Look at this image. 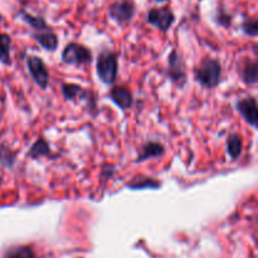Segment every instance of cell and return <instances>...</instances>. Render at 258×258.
<instances>
[{
	"instance_id": "6da1fadb",
	"label": "cell",
	"mask_w": 258,
	"mask_h": 258,
	"mask_svg": "<svg viewBox=\"0 0 258 258\" xmlns=\"http://www.w3.org/2000/svg\"><path fill=\"white\" fill-rule=\"evenodd\" d=\"M60 92L66 101L80 103L91 116H96L98 112V96L95 91L82 87L77 83L64 82L60 86Z\"/></svg>"
},
{
	"instance_id": "7a4b0ae2",
	"label": "cell",
	"mask_w": 258,
	"mask_h": 258,
	"mask_svg": "<svg viewBox=\"0 0 258 258\" xmlns=\"http://www.w3.org/2000/svg\"><path fill=\"white\" fill-rule=\"evenodd\" d=\"M96 75L106 86H113L118 75V54L113 49L103 48L96 59Z\"/></svg>"
},
{
	"instance_id": "3957f363",
	"label": "cell",
	"mask_w": 258,
	"mask_h": 258,
	"mask_svg": "<svg viewBox=\"0 0 258 258\" xmlns=\"http://www.w3.org/2000/svg\"><path fill=\"white\" fill-rule=\"evenodd\" d=\"M194 80L208 90H214L221 85L222 64L218 59L206 57L194 68Z\"/></svg>"
},
{
	"instance_id": "277c9868",
	"label": "cell",
	"mask_w": 258,
	"mask_h": 258,
	"mask_svg": "<svg viewBox=\"0 0 258 258\" xmlns=\"http://www.w3.org/2000/svg\"><path fill=\"white\" fill-rule=\"evenodd\" d=\"M93 59V53L86 45L77 42H70L63 48L60 60L67 66H75V67H83V66L91 64Z\"/></svg>"
},
{
	"instance_id": "5b68a950",
	"label": "cell",
	"mask_w": 258,
	"mask_h": 258,
	"mask_svg": "<svg viewBox=\"0 0 258 258\" xmlns=\"http://www.w3.org/2000/svg\"><path fill=\"white\" fill-rule=\"evenodd\" d=\"M166 77L169 78L174 86L178 88H183L188 81L186 73V63L181 57L178 49H171L168 54V68H166Z\"/></svg>"
},
{
	"instance_id": "8992f818",
	"label": "cell",
	"mask_w": 258,
	"mask_h": 258,
	"mask_svg": "<svg viewBox=\"0 0 258 258\" xmlns=\"http://www.w3.org/2000/svg\"><path fill=\"white\" fill-rule=\"evenodd\" d=\"M136 12L135 0H115L107 8L108 18L120 25L130 23L135 18Z\"/></svg>"
},
{
	"instance_id": "52a82bcc",
	"label": "cell",
	"mask_w": 258,
	"mask_h": 258,
	"mask_svg": "<svg viewBox=\"0 0 258 258\" xmlns=\"http://www.w3.org/2000/svg\"><path fill=\"white\" fill-rule=\"evenodd\" d=\"M175 20V14H174L173 9L168 5L151 8L146 14V23L163 33L168 32L174 25Z\"/></svg>"
},
{
	"instance_id": "ba28073f",
	"label": "cell",
	"mask_w": 258,
	"mask_h": 258,
	"mask_svg": "<svg viewBox=\"0 0 258 258\" xmlns=\"http://www.w3.org/2000/svg\"><path fill=\"white\" fill-rule=\"evenodd\" d=\"M27 67L33 82L40 88V90H47L49 86V70L44 60L38 55H28L27 58Z\"/></svg>"
},
{
	"instance_id": "9c48e42d",
	"label": "cell",
	"mask_w": 258,
	"mask_h": 258,
	"mask_svg": "<svg viewBox=\"0 0 258 258\" xmlns=\"http://www.w3.org/2000/svg\"><path fill=\"white\" fill-rule=\"evenodd\" d=\"M236 110L244 121L254 130L258 128V106L254 96H246L236 101Z\"/></svg>"
},
{
	"instance_id": "30bf717a",
	"label": "cell",
	"mask_w": 258,
	"mask_h": 258,
	"mask_svg": "<svg viewBox=\"0 0 258 258\" xmlns=\"http://www.w3.org/2000/svg\"><path fill=\"white\" fill-rule=\"evenodd\" d=\"M108 98L113 102V105L117 106L120 110L127 111L133 108L135 98H134L133 91L123 85L112 86L108 92Z\"/></svg>"
},
{
	"instance_id": "8fae6325",
	"label": "cell",
	"mask_w": 258,
	"mask_h": 258,
	"mask_svg": "<svg viewBox=\"0 0 258 258\" xmlns=\"http://www.w3.org/2000/svg\"><path fill=\"white\" fill-rule=\"evenodd\" d=\"M165 153L166 150L163 143L149 140L139 148L135 163H144V161L151 160V159H160L165 155Z\"/></svg>"
},
{
	"instance_id": "7c38bea8",
	"label": "cell",
	"mask_w": 258,
	"mask_h": 258,
	"mask_svg": "<svg viewBox=\"0 0 258 258\" xmlns=\"http://www.w3.org/2000/svg\"><path fill=\"white\" fill-rule=\"evenodd\" d=\"M239 77L247 86H256L258 82L257 58H244L238 68Z\"/></svg>"
},
{
	"instance_id": "4fadbf2b",
	"label": "cell",
	"mask_w": 258,
	"mask_h": 258,
	"mask_svg": "<svg viewBox=\"0 0 258 258\" xmlns=\"http://www.w3.org/2000/svg\"><path fill=\"white\" fill-rule=\"evenodd\" d=\"M30 37L47 52H54V50H57L58 45H59L58 35L55 34L53 29L43 30V32H33L30 33Z\"/></svg>"
},
{
	"instance_id": "5bb4252c",
	"label": "cell",
	"mask_w": 258,
	"mask_h": 258,
	"mask_svg": "<svg viewBox=\"0 0 258 258\" xmlns=\"http://www.w3.org/2000/svg\"><path fill=\"white\" fill-rule=\"evenodd\" d=\"M161 185L163 183L159 179L148 175H138L126 183V188L130 190H146V189L156 190V189L161 188Z\"/></svg>"
},
{
	"instance_id": "9a60e30c",
	"label": "cell",
	"mask_w": 258,
	"mask_h": 258,
	"mask_svg": "<svg viewBox=\"0 0 258 258\" xmlns=\"http://www.w3.org/2000/svg\"><path fill=\"white\" fill-rule=\"evenodd\" d=\"M27 156L33 159V160H37V159L40 158H54L49 143L44 138H42V136L32 144V146L28 150Z\"/></svg>"
},
{
	"instance_id": "2e32d148",
	"label": "cell",
	"mask_w": 258,
	"mask_h": 258,
	"mask_svg": "<svg viewBox=\"0 0 258 258\" xmlns=\"http://www.w3.org/2000/svg\"><path fill=\"white\" fill-rule=\"evenodd\" d=\"M226 150L229 158L233 161L238 160V159L241 158L242 153H243V138H242L241 134H229L228 138H227Z\"/></svg>"
},
{
	"instance_id": "e0dca14e",
	"label": "cell",
	"mask_w": 258,
	"mask_h": 258,
	"mask_svg": "<svg viewBox=\"0 0 258 258\" xmlns=\"http://www.w3.org/2000/svg\"><path fill=\"white\" fill-rule=\"evenodd\" d=\"M20 19L25 23L29 28H32L33 32H43V30L53 29L49 24L44 20V18L39 17V15H33L30 13L25 12V10H19L18 13Z\"/></svg>"
},
{
	"instance_id": "ac0fdd59",
	"label": "cell",
	"mask_w": 258,
	"mask_h": 258,
	"mask_svg": "<svg viewBox=\"0 0 258 258\" xmlns=\"http://www.w3.org/2000/svg\"><path fill=\"white\" fill-rule=\"evenodd\" d=\"M12 38L7 33H0V63L4 66L12 64Z\"/></svg>"
},
{
	"instance_id": "d6986e66",
	"label": "cell",
	"mask_w": 258,
	"mask_h": 258,
	"mask_svg": "<svg viewBox=\"0 0 258 258\" xmlns=\"http://www.w3.org/2000/svg\"><path fill=\"white\" fill-rule=\"evenodd\" d=\"M4 258H35V253L30 246H15L8 249Z\"/></svg>"
},
{
	"instance_id": "ffe728a7",
	"label": "cell",
	"mask_w": 258,
	"mask_h": 258,
	"mask_svg": "<svg viewBox=\"0 0 258 258\" xmlns=\"http://www.w3.org/2000/svg\"><path fill=\"white\" fill-rule=\"evenodd\" d=\"M241 29L247 37L256 38L258 35V19L256 17L244 18L241 24Z\"/></svg>"
},
{
	"instance_id": "44dd1931",
	"label": "cell",
	"mask_w": 258,
	"mask_h": 258,
	"mask_svg": "<svg viewBox=\"0 0 258 258\" xmlns=\"http://www.w3.org/2000/svg\"><path fill=\"white\" fill-rule=\"evenodd\" d=\"M214 20H216V23L218 25H221V27L228 29V28H231L232 22H233V18H232V15L228 14V13H227L223 8H219V9L217 10Z\"/></svg>"
},
{
	"instance_id": "7402d4cb",
	"label": "cell",
	"mask_w": 258,
	"mask_h": 258,
	"mask_svg": "<svg viewBox=\"0 0 258 258\" xmlns=\"http://www.w3.org/2000/svg\"><path fill=\"white\" fill-rule=\"evenodd\" d=\"M0 163H3V165L8 166V168H12L15 163V153L13 150H10L9 148H3L0 150Z\"/></svg>"
},
{
	"instance_id": "603a6c76",
	"label": "cell",
	"mask_w": 258,
	"mask_h": 258,
	"mask_svg": "<svg viewBox=\"0 0 258 258\" xmlns=\"http://www.w3.org/2000/svg\"><path fill=\"white\" fill-rule=\"evenodd\" d=\"M116 174V166L113 164H105L101 169V179L103 180H108V179L113 178Z\"/></svg>"
},
{
	"instance_id": "cb8c5ba5",
	"label": "cell",
	"mask_w": 258,
	"mask_h": 258,
	"mask_svg": "<svg viewBox=\"0 0 258 258\" xmlns=\"http://www.w3.org/2000/svg\"><path fill=\"white\" fill-rule=\"evenodd\" d=\"M154 2H156V3H165V2H169V0H154Z\"/></svg>"
},
{
	"instance_id": "d4e9b609",
	"label": "cell",
	"mask_w": 258,
	"mask_h": 258,
	"mask_svg": "<svg viewBox=\"0 0 258 258\" xmlns=\"http://www.w3.org/2000/svg\"><path fill=\"white\" fill-rule=\"evenodd\" d=\"M2 20H3V17H2V14H0V23H2Z\"/></svg>"
},
{
	"instance_id": "484cf974",
	"label": "cell",
	"mask_w": 258,
	"mask_h": 258,
	"mask_svg": "<svg viewBox=\"0 0 258 258\" xmlns=\"http://www.w3.org/2000/svg\"><path fill=\"white\" fill-rule=\"evenodd\" d=\"M0 186H2V180H0Z\"/></svg>"
}]
</instances>
